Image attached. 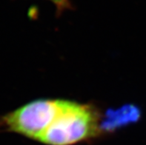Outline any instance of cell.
Instances as JSON below:
<instances>
[{
  "label": "cell",
  "instance_id": "7a4b0ae2",
  "mask_svg": "<svg viewBox=\"0 0 146 145\" xmlns=\"http://www.w3.org/2000/svg\"><path fill=\"white\" fill-rule=\"evenodd\" d=\"M62 99H36L0 116V132H13L39 142L50 126Z\"/></svg>",
  "mask_w": 146,
  "mask_h": 145
},
{
  "label": "cell",
  "instance_id": "277c9868",
  "mask_svg": "<svg viewBox=\"0 0 146 145\" xmlns=\"http://www.w3.org/2000/svg\"><path fill=\"white\" fill-rule=\"evenodd\" d=\"M48 1L54 4L58 15L61 14L64 11L71 9L73 7L70 0H48Z\"/></svg>",
  "mask_w": 146,
  "mask_h": 145
},
{
  "label": "cell",
  "instance_id": "6da1fadb",
  "mask_svg": "<svg viewBox=\"0 0 146 145\" xmlns=\"http://www.w3.org/2000/svg\"><path fill=\"white\" fill-rule=\"evenodd\" d=\"M101 115L91 104L62 99L57 114L39 143L45 145H74L102 134Z\"/></svg>",
  "mask_w": 146,
  "mask_h": 145
},
{
  "label": "cell",
  "instance_id": "3957f363",
  "mask_svg": "<svg viewBox=\"0 0 146 145\" xmlns=\"http://www.w3.org/2000/svg\"><path fill=\"white\" fill-rule=\"evenodd\" d=\"M140 116L139 108L134 106L126 107L123 109L113 111L112 113L107 115V119L101 121V130L104 131L113 130L117 127L125 124L137 121Z\"/></svg>",
  "mask_w": 146,
  "mask_h": 145
}]
</instances>
